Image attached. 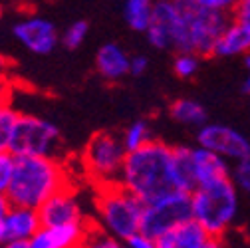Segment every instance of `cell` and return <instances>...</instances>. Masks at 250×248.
<instances>
[{
	"label": "cell",
	"mask_w": 250,
	"mask_h": 248,
	"mask_svg": "<svg viewBox=\"0 0 250 248\" xmlns=\"http://www.w3.org/2000/svg\"><path fill=\"white\" fill-rule=\"evenodd\" d=\"M173 149L163 141L151 139L139 149L127 151L119 183L145 205L181 191L175 177Z\"/></svg>",
	"instance_id": "obj_1"
},
{
	"label": "cell",
	"mask_w": 250,
	"mask_h": 248,
	"mask_svg": "<svg viewBox=\"0 0 250 248\" xmlns=\"http://www.w3.org/2000/svg\"><path fill=\"white\" fill-rule=\"evenodd\" d=\"M201 68V56L197 52H179L173 60V72L181 80H191Z\"/></svg>",
	"instance_id": "obj_22"
},
{
	"label": "cell",
	"mask_w": 250,
	"mask_h": 248,
	"mask_svg": "<svg viewBox=\"0 0 250 248\" xmlns=\"http://www.w3.org/2000/svg\"><path fill=\"white\" fill-rule=\"evenodd\" d=\"M85 244L93 246V248H117V246H121V240H117L113 234H109L107 230H104L98 225L96 228H87Z\"/></svg>",
	"instance_id": "obj_25"
},
{
	"label": "cell",
	"mask_w": 250,
	"mask_h": 248,
	"mask_svg": "<svg viewBox=\"0 0 250 248\" xmlns=\"http://www.w3.org/2000/svg\"><path fill=\"white\" fill-rule=\"evenodd\" d=\"M10 100H12V83L8 82V78L0 74V107L10 105Z\"/></svg>",
	"instance_id": "obj_32"
},
{
	"label": "cell",
	"mask_w": 250,
	"mask_h": 248,
	"mask_svg": "<svg viewBox=\"0 0 250 248\" xmlns=\"http://www.w3.org/2000/svg\"><path fill=\"white\" fill-rule=\"evenodd\" d=\"M68 187V173L56 161V157L16 155L14 173L6 195L14 207L38 208L46 199Z\"/></svg>",
	"instance_id": "obj_2"
},
{
	"label": "cell",
	"mask_w": 250,
	"mask_h": 248,
	"mask_svg": "<svg viewBox=\"0 0 250 248\" xmlns=\"http://www.w3.org/2000/svg\"><path fill=\"white\" fill-rule=\"evenodd\" d=\"M191 212L216 238H223L238 212V191L230 177L201 183L191 191Z\"/></svg>",
	"instance_id": "obj_4"
},
{
	"label": "cell",
	"mask_w": 250,
	"mask_h": 248,
	"mask_svg": "<svg viewBox=\"0 0 250 248\" xmlns=\"http://www.w3.org/2000/svg\"><path fill=\"white\" fill-rule=\"evenodd\" d=\"M4 66H6V60H4V58H0V70H2Z\"/></svg>",
	"instance_id": "obj_37"
},
{
	"label": "cell",
	"mask_w": 250,
	"mask_h": 248,
	"mask_svg": "<svg viewBox=\"0 0 250 248\" xmlns=\"http://www.w3.org/2000/svg\"><path fill=\"white\" fill-rule=\"evenodd\" d=\"M96 210L98 225L117 240L125 242L141 230L145 203L121 183H109L98 187Z\"/></svg>",
	"instance_id": "obj_5"
},
{
	"label": "cell",
	"mask_w": 250,
	"mask_h": 248,
	"mask_svg": "<svg viewBox=\"0 0 250 248\" xmlns=\"http://www.w3.org/2000/svg\"><path fill=\"white\" fill-rule=\"evenodd\" d=\"M125 155L127 149L123 145V139L115 133L102 131L87 141L82 153V165L85 175L96 181L98 187H102V185L119 183Z\"/></svg>",
	"instance_id": "obj_6"
},
{
	"label": "cell",
	"mask_w": 250,
	"mask_h": 248,
	"mask_svg": "<svg viewBox=\"0 0 250 248\" xmlns=\"http://www.w3.org/2000/svg\"><path fill=\"white\" fill-rule=\"evenodd\" d=\"M191 155H193V171H195L197 185L216 181V179H223V177H230L229 163L223 155H218V153H214L203 145L191 149Z\"/></svg>",
	"instance_id": "obj_16"
},
{
	"label": "cell",
	"mask_w": 250,
	"mask_h": 248,
	"mask_svg": "<svg viewBox=\"0 0 250 248\" xmlns=\"http://www.w3.org/2000/svg\"><path fill=\"white\" fill-rule=\"evenodd\" d=\"M147 68H149L147 56H133L129 60V74H133V76H143L147 72Z\"/></svg>",
	"instance_id": "obj_31"
},
{
	"label": "cell",
	"mask_w": 250,
	"mask_h": 248,
	"mask_svg": "<svg viewBox=\"0 0 250 248\" xmlns=\"http://www.w3.org/2000/svg\"><path fill=\"white\" fill-rule=\"evenodd\" d=\"M123 145L127 151H133V149H139L141 145H145L147 141H151V129H149V123L139 119V121H133L129 127H125L123 135Z\"/></svg>",
	"instance_id": "obj_21"
},
{
	"label": "cell",
	"mask_w": 250,
	"mask_h": 248,
	"mask_svg": "<svg viewBox=\"0 0 250 248\" xmlns=\"http://www.w3.org/2000/svg\"><path fill=\"white\" fill-rule=\"evenodd\" d=\"M234 185L236 189L244 191L250 195V159H244V161H238L236 169H234Z\"/></svg>",
	"instance_id": "obj_28"
},
{
	"label": "cell",
	"mask_w": 250,
	"mask_h": 248,
	"mask_svg": "<svg viewBox=\"0 0 250 248\" xmlns=\"http://www.w3.org/2000/svg\"><path fill=\"white\" fill-rule=\"evenodd\" d=\"M155 244L157 248H214L221 244V238H216L208 228L191 216L159 236Z\"/></svg>",
	"instance_id": "obj_11"
},
{
	"label": "cell",
	"mask_w": 250,
	"mask_h": 248,
	"mask_svg": "<svg viewBox=\"0 0 250 248\" xmlns=\"http://www.w3.org/2000/svg\"><path fill=\"white\" fill-rule=\"evenodd\" d=\"M244 68H246V76L242 80V94L244 96H250V52L244 54Z\"/></svg>",
	"instance_id": "obj_33"
},
{
	"label": "cell",
	"mask_w": 250,
	"mask_h": 248,
	"mask_svg": "<svg viewBox=\"0 0 250 248\" xmlns=\"http://www.w3.org/2000/svg\"><path fill=\"white\" fill-rule=\"evenodd\" d=\"M230 20L250 32V0H238L230 12Z\"/></svg>",
	"instance_id": "obj_27"
},
{
	"label": "cell",
	"mask_w": 250,
	"mask_h": 248,
	"mask_svg": "<svg viewBox=\"0 0 250 248\" xmlns=\"http://www.w3.org/2000/svg\"><path fill=\"white\" fill-rule=\"evenodd\" d=\"M177 6V26L173 50L212 56L214 44L230 22V14L201 8L195 0H173Z\"/></svg>",
	"instance_id": "obj_3"
},
{
	"label": "cell",
	"mask_w": 250,
	"mask_h": 248,
	"mask_svg": "<svg viewBox=\"0 0 250 248\" xmlns=\"http://www.w3.org/2000/svg\"><path fill=\"white\" fill-rule=\"evenodd\" d=\"M12 34L28 52L38 54V56L50 54L58 46V30H56V26L50 20L40 18V16L24 18V20L16 22Z\"/></svg>",
	"instance_id": "obj_10"
},
{
	"label": "cell",
	"mask_w": 250,
	"mask_h": 248,
	"mask_svg": "<svg viewBox=\"0 0 250 248\" xmlns=\"http://www.w3.org/2000/svg\"><path fill=\"white\" fill-rule=\"evenodd\" d=\"M36 210H38L42 227H58V225H66V223L83 221L82 207L70 187L62 189L56 195H52L50 199H46Z\"/></svg>",
	"instance_id": "obj_12"
},
{
	"label": "cell",
	"mask_w": 250,
	"mask_h": 248,
	"mask_svg": "<svg viewBox=\"0 0 250 248\" xmlns=\"http://www.w3.org/2000/svg\"><path fill=\"white\" fill-rule=\"evenodd\" d=\"M125 244H127L129 248H157V244H155V240L151 236H147L145 232H135L133 236H129L127 240H125Z\"/></svg>",
	"instance_id": "obj_30"
},
{
	"label": "cell",
	"mask_w": 250,
	"mask_h": 248,
	"mask_svg": "<svg viewBox=\"0 0 250 248\" xmlns=\"http://www.w3.org/2000/svg\"><path fill=\"white\" fill-rule=\"evenodd\" d=\"M177 26V6L173 0H157L153 6L151 24L145 30L147 40L157 50L173 48V34Z\"/></svg>",
	"instance_id": "obj_14"
},
{
	"label": "cell",
	"mask_w": 250,
	"mask_h": 248,
	"mask_svg": "<svg viewBox=\"0 0 250 248\" xmlns=\"http://www.w3.org/2000/svg\"><path fill=\"white\" fill-rule=\"evenodd\" d=\"M14 163H16V155L10 151H0V191L6 193L8 185L12 181L14 173Z\"/></svg>",
	"instance_id": "obj_26"
},
{
	"label": "cell",
	"mask_w": 250,
	"mask_h": 248,
	"mask_svg": "<svg viewBox=\"0 0 250 248\" xmlns=\"http://www.w3.org/2000/svg\"><path fill=\"white\" fill-rule=\"evenodd\" d=\"M129 56L117 44H105L96 56V68L107 82H117L129 74Z\"/></svg>",
	"instance_id": "obj_17"
},
{
	"label": "cell",
	"mask_w": 250,
	"mask_h": 248,
	"mask_svg": "<svg viewBox=\"0 0 250 248\" xmlns=\"http://www.w3.org/2000/svg\"><path fill=\"white\" fill-rule=\"evenodd\" d=\"M191 193L189 191H175L167 197H161L153 203L145 205L141 232L157 240L179 223L191 219Z\"/></svg>",
	"instance_id": "obj_8"
},
{
	"label": "cell",
	"mask_w": 250,
	"mask_h": 248,
	"mask_svg": "<svg viewBox=\"0 0 250 248\" xmlns=\"http://www.w3.org/2000/svg\"><path fill=\"white\" fill-rule=\"evenodd\" d=\"M18 111L12 105L0 107V151H10V139L18 121Z\"/></svg>",
	"instance_id": "obj_23"
},
{
	"label": "cell",
	"mask_w": 250,
	"mask_h": 248,
	"mask_svg": "<svg viewBox=\"0 0 250 248\" xmlns=\"http://www.w3.org/2000/svg\"><path fill=\"white\" fill-rule=\"evenodd\" d=\"M155 0H127L123 8L125 22L135 32H145L151 24Z\"/></svg>",
	"instance_id": "obj_19"
},
{
	"label": "cell",
	"mask_w": 250,
	"mask_h": 248,
	"mask_svg": "<svg viewBox=\"0 0 250 248\" xmlns=\"http://www.w3.org/2000/svg\"><path fill=\"white\" fill-rule=\"evenodd\" d=\"M199 145L223 155L225 159L244 161L250 159V141L229 125H218V123H203L197 133Z\"/></svg>",
	"instance_id": "obj_9"
},
{
	"label": "cell",
	"mask_w": 250,
	"mask_h": 248,
	"mask_svg": "<svg viewBox=\"0 0 250 248\" xmlns=\"http://www.w3.org/2000/svg\"><path fill=\"white\" fill-rule=\"evenodd\" d=\"M87 32H89L87 22L78 20V22H74V24H70V26L66 28L64 36H62V42H64V46H66L68 50H76V48H80V46L83 44Z\"/></svg>",
	"instance_id": "obj_24"
},
{
	"label": "cell",
	"mask_w": 250,
	"mask_h": 248,
	"mask_svg": "<svg viewBox=\"0 0 250 248\" xmlns=\"http://www.w3.org/2000/svg\"><path fill=\"white\" fill-rule=\"evenodd\" d=\"M6 246H8V248H30V240H26V238H18V240H10V242H6Z\"/></svg>",
	"instance_id": "obj_35"
},
{
	"label": "cell",
	"mask_w": 250,
	"mask_h": 248,
	"mask_svg": "<svg viewBox=\"0 0 250 248\" xmlns=\"http://www.w3.org/2000/svg\"><path fill=\"white\" fill-rule=\"evenodd\" d=\"M171 117L183 125H197L201 127L207 123V111L205 107L195 100H177L171 105Z\"/></svg>",
	"instance_id": "obj_20"
},
{
	"label": "cell",
	"mask_w": 250,
	"mask_h": 248,
	"mask_svg": "<svg viewBox=\"0 0 250 248\" xmlns=\"http://www.w3.org/2000/svg\"><path fill=\"white\" fill-rule=\"evenodd\" d=\"M0 18H2V6H0Z\"/></svg>",
	"instance_id": "obj_38"
},
{
	"label": "cell",
	"mask_w": 250,
	"mask_h": 248,
	"mask_svg": "<svg viewBox=\"0 0 250 248\" xmlns=\"http://www.w3.org/2000/svg\"><path fill=\"white\" fill-rule=\"evenodd\" d=\"M4 232H6V242L10 240H18V238H26L30 240L40 225V216L36 208H30V207H10V210L4 214Z\"/></svg>",
	"instance_id": "obj_15"
},
{
	"label": "cell",
	"mask_w": 250,
	"mask_h": 248,
	"mask_svg": "<svg viewBox=\"0 0 250 248\" xmlns=\"http://www.w3.org/2000/svg\"><path fill=\"white\" fill-rule=\"evenodd\" d=\"M0 244H6V232H4V223L0 219Z\"/></svg>",
	"instance_id": "obj_36"
},
{
	"label": "cell",
	"mask_w": 250,
	"mask_h": 248,
	"mask_svg": "<svg viewBox=\"0 0 250 248\" xmlns=\"http://www.w3.org/2000/svg\"><path fill=\"white\" fill-rule=\"evenodd\" d=\"M58 149H60V127L56 123L36 115H18L16 127L10 139V153L56 157Z\"/></svg>",
	"instance_id": "obj_7"
},
{
	"label": "cell",
	"mask_w": 250,
	"mask_h": 248,
	"mask_svg": "<svg viewBox=\"0 0 250 248\" xmlns=\"http://www.w3.org/2000/svg\"><path fill=\"white\" fill-rule=\"evenodd\" d=\"M10 199H8V195L6 193H2L0 191V219H4V214L10 210Z\"/></svg>",
	"instance_id": "obj_34"
},
{
	"label": "cell",
	"mask_w": 250,
	"mask_h": 248,
	"mask_svg": "<svg viewBox=\"0 0 250 248\" xmlns=\"http://www.w3.org/2000/svg\"><path fill=\"white\" fill-rule=\"evenodd\" d=\"M248 52H250V32H246L242 26H238L236 22L230 20L227 24V28L221 32V36H218L212 56L234 58V56H244Z\"/></svg>",
	"instance_id": "obj_18"
},
{
	"label": "cell",
	"mask_w": 250,
	"mask_h": 248,
	"mask_svg": "<svg viewBox=\"0 0 250 248\" xmlns=\"http://www.w3.org/2000/svg\"><path fill=\"white\" fill-rule=\"evenodd\" d=\"M85 221L66 223L58 227H40L38 232L30 238V248H74L83 246L87 236Z\"/></svg>",
	"instance_id": "obj_13"
},
{
	"label": "cell",
	"mask_w": 250,
	"mask_h": 248,
	"mask_svg": "<svg viewBox=\"0 0 250 248\" xmlns=\"http://www.w3.org/2000/svg\"><path fill=\"white\" fill-rule=\"evenodd\" d=\"M195 2L205 8V10H212V12H225V14H230L234 4L238 0H195Z\"/></svg>",
	"instance_id": "obj_29"
}]
</instances>
